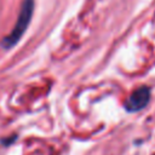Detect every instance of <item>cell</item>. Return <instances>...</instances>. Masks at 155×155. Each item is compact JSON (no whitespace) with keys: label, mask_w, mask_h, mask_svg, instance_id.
Masks as SVG:
<instances>
[{"label":"cell","mask_w":155,"mask_h":155,"mask_svg":"<svg viewBox=\"0 0 155 155\" xmlns=\"http://www.w3.org/2000/svg\"><path fill=\"white\" fill-rule=\"evenodd\" d=\"M150 99V90L147 86L137 88L127 99L125 107L128 111H138L145 108Z\"/></svg>","instance_id":"7a4b0ae2"},{"label":"cell","mask_w":155,"mask_h":155,"mask_svg":"<svg viewBox=\"0 0 155 155\" xmlns=\"http://www.w3.org/2000/svg\"><path fill=\"white\" fill-rule=\"evenodd\" d=\"M33 10H34V0H24L23 4H22L19 15H18V18H17V22H16L13 29L1 41L2 47L11 48L12 46H15L18 42V40L22 38V35L24 34V31L27 30V28L30 23Z\"/></svg>","instance_id":"6da1fadb"}]
</instances>
